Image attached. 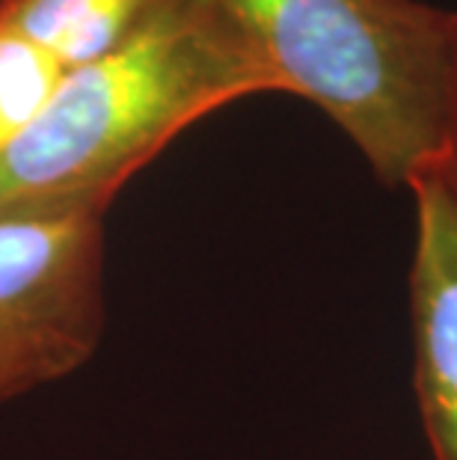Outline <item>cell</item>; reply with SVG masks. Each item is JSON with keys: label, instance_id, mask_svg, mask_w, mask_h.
Masks as SVG:
<instances>
[{"label": "cell", "instance_id": "cell-4", "mask_svg": "<svg viewBox=\"0 0 457 460\" xmlns=\"http://www.w3.org/2000/svg\"><path fill=\"white\" fill-rule=\"evenodd\" d=\"M416 252L410 315L416 398L434 460H457V197L436 172L410 184Z\"/></svg>", "mask_w": 457, "mask_h": 460}, {"label": "cell", "instance_id": "cell-6", "mask_svg": "<svg viewBox=\"0 0 457 460\" xmlns=\"http://www.w3.org/2000/svg\"><path fill=\"white\" fill-rule=\"evenodd\" d=\"M66 72L51 54L0 22V152L42 116Z\"/></svg>", "mask_w": 457, "mask_h": 460}, {"label": "cell", "instance_id": "cell-3", "mask_svg": "<svg viewBox=\"0 0 457 460\" xmlns=\"http://www.w3.org/2000/svg\"><path fill=\"white\" fill-rule=\"evenodd\" d=\"M104 332V214L0 217V404L83 368Z\"/></svg>", "mask_w": 457, "mask_h": 460}, {"label": "cell", "instance_id": "cell-7", "mask_svg": "<svg viewBox=\"0 0 457 460\" xmlns=\"http://www.w3.org/2000/svg\"><path fill=\"white\" fill-rule=\"evenodd\" d=\"M457 197V9H454V39H452V107H449V134H445V152L436 170Z\"/></svg>", "mask_w": 457, "mask_h": 460}, {"label": "cell", "instance_id": "cell-2", "mask_svg": "<svg viewBox=\"0 0 457 460\" xmlns=\"http://www.w3.org/2000/svg\"><path fill=\"white\" fill-rule=\"evenodd\" d=\"M268 93L321 107L386 188L440 166L452 107L454 9L422 0H199Z\"/></svg>", "mask_w": 457, "mask_h": 460}, {"label": "cell", "instance_id": "cell-1", "mask_svg": "<svg viewBox=\"0 0 457 460\" xmlns=\"http://www.w3.org/2000/svg\"><path fill=\"white\" fill-rule=\"evenodd\" d=\"M259 93L265 77L199 0H158L116 51L69 68L0 152V217L104 214L181 131Z\"/></svg>", "mask_w": 457, "mask_h": 460}, {"label": "cell", "instance_id": "cell-5", "mask_svg": "<svg viewBox=\"0 0 457 460\" xmlns=\"http://www.w3.org/2000/svg\"><path fill=\"white\" fill-rule=\"evenodd\" d=\"M158 0H0V22L66 68L116 51Z\"/></svg>", "mask_w": 457, "mask_h": 460}]
</instances>
